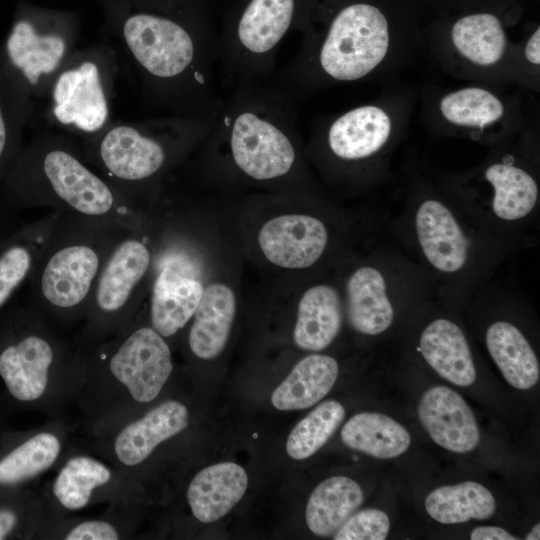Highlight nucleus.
<instances>
[{
    "label": "nucleus",
    "mask_w": 540,
    "mask_h": 540,
    "mask_svg": "<svg viewBox=\"0 0 540 540\" xmlns=\"http://www.w3.org/2000/svg\"><path fill=\"white\" fill-rule=\"evenodd\" d=\"M514 16L488 10L436 15L424 25V46L446 74L470 83L512 85L511 41Z\"/></svg>",
    "instance_id": "9"
},
{
    "label": "nucleus",
    "mask_w": 540,
    "mask_h": 540,
    "mask_svg": "<svg viewBox=\"0 0 540 540\" xmlns=\"http://www.w3.org/2000/svg\"><path fill=\"white\" fill-rule=\"evenodd\" d=\"M486 348L505 380L514 388L528 390L540 377V366L526 336L507 320L492 322L485 332Z\"/></svg>",
    "instance_id": "26"
},
{
    "label": "nucleus",
    "mask_w": 540,
    "mask_h": 540,
    "mask_svg": "<svg viewBox=\"0 0 540 540\" xmlns=\"http://www.w3.org/2000/svg\"><path fill=\"white\" fill-rule=\"evenodd\" d=\"M362 502V489L353 479L345 476L325 479L308 499L305 513L307 526L317 536L334 535Z\"/></svg>",
    "instance_id": "28"
},
{
    "label": "nucleus",
    "mask_w": 540,
    "mask_h": 540,
    "mask_svg": "<svg viewBox=\"0 0 540 540\" xmlns=\"http://www.w3.org/2000/svg\"><path fill=\"white\" fill-rule=\"evenodd\" d=\"M275 78L301 102L323 89L393 76L425 51L418 0H328Z\"/></svg>",
    "instance_id": "1"
},
{
    "label": "nucleus",
    "mask_w": 540,
    "mask_h": 540,
    "mask_svg": "<svg viewBox=\"0 0 540 540\" xmlns=\"http://www.w3.org/2000/svg\"><path fill=\"white\" fill-rule=\"evenodd\" d=\"M421 103L425 124L433 133L466 138L489 148L528 127L521 98L485 84L428 87L421 93Z\"/></svg>",
    "instance_id": "11"
},
{
    "label": "nucleus",
    "mask_w": 540,
    "mask_h": 540,
    "mask_svg": "<svg viewBox=\"0 0 540 540\" xmlns=\"http://www.w3.org/2000/svg\"><path fill=\"white\" fill-rule=\"evenodd\" d=\"M108 367L134 400L147 403L154 400L164 387L173 363L164 337L152 326H141L113 349Z\"/></svg>",
    "instance_id": "16"
},
{
    "label": "nucleus",
    "mask_w": 540,
    "mask_h": 540,
    "mask_svg": "<svg viewBox=\"0 0 540 540\" xmlns=\"http://www.w3.org/2000/svg\"><path fill=\"white\" fill-rule=\"evenodd\" d=\"M0 204L49 207L130 230L147 224L138 204L96 172L76 140L63 132L39 131L23 144L0 185Z\"/></svg>",
    "instance_id": "3"
},
{
    "label": "nucleus",
    "mask_w": 540,
    "mask_h": 540,
    "mask_svg": "<svg viewBox=\"0 0 540 540\" xmlns=\"http://www.w3.org/2000/svg\"><path fill=\"white\" fill-rule=\"evenodd\" d=\"M61 215L52 210L0 240V309L28 281Z\"/></svg>",
    "instance_id": "20"
},
{
    "label": "nucleus",
    "mask_w": 540,
    "mask_h": 540,
    "mask_svg": "<svg viewBox=\"0 0 540 540\" xmlns=\"http://www.w3.org/2000/svg\"><path fill=\"white\" fill-rule=\"evenodd\" d=\"M419 420L432 440L455 453L472 451L479 443L476 419L466 401L446 386L428 389L418 404Z\"/></svg>",
    "instance_id": "18"
},
{
    "label": "nucleus",
    "mask_w": 540,
    "mask_h": 540,
    "mask_svg": "<svg viewBox=\"0 0 540 540\" xmlns=\"http://www.w3.org/2000/svg\"><path fill=\"white\" fill-rule=\"evenodd\" d=\"M416 96L412 88L394 87L372 101L321 117L313 125L312 142L339 167L383 182L407 134Z\"/></svg>",
    "instance_id": "8"
},
{
    "label": "nucleus",
    "mask_w": 540,
    "mask_h": 540,
    "mask_svg": "<svg viewBox=\"0 0 540 540\" xmlns=\"http://www.w3.org/2000/svg\"><path fill=\"white\" fill-rule=\"evenodd\" d=\"M390 529L387 514L369 508L353 513L333 536L335 540H384Z\"/></svg>",
    "instance_id": "36"
},
{
    "label": "nucleus",
    "mask_w": 540,
    "mask_h": 540,
    "mask_svg": "<svg viewBox=\"0 0 540 540\" xmlns=\"http://www.w3.org/2000/svg\"><path fill=\"white\" fill-rule=\"evenodd\" d=\"M435 174L484 229L513 250L530 239L540 202L535 129L527 127L490 147L487 157L470 170Z\"/></svg>",
    "instance_id": "5"
},
{
    "label": "nucleus",
    "mask_w": 540,
    "mask_h": 540,
    "mask_svg": "<svg viewBox=\"0 0 540 540\" xmlns=\"http://www.w3.org/2000/svg\"><path fill=\"white\" fill-rule=\"evenodd\" d=\"M55 349L44 334L27 331L0 350V376L11 395L21 401L40 398L46 390Z\"/></svg>",
    "instance_id": "19"
},
{
    "label": "nucleus",
    "mask_w": 540,
    "mask_h": 540,
    "mask_svg": "<svg viewBox=\"0 0 540 540\" xmlns=\"http://www.w3.org/2000/svg\"><path fill=\"white\" fill-rule=\"evenodd\" d=\"M339 373L337 361L328 355L311 354L301 359L273 391L272 405L282 411L309 408L333 388Z\"/></svg>",
    "instance_id": "27"
},
{
    "label": "nucleus",
    "mask_w": 540,
    "mask_h": 540,
    "mask_svg": "<svg viewBox=\"0 0 540 540\" xmlns=\"http://www.w3.org/2000/svg\"><path fill=\"white\" fill-rule=\"evenodd\" d=\"M540 525L537 523L532 530L527 534L526 540H539L540 539Z\"/></svg>",
    "instance_id": "41"
},
{
    "label": "nucleus",
    "mask_w": 540,
    "mask_h": 540,
    "mask_svg": "<svg viewBox=\"0 0 540 540\" xmlns=\"http://www.w3.org/2000/svg\"><path fill=\"white\" fill-rule=\"evenodd\" d=\"M417 351L447 381L458 386L475 382L476 367L470 344L462 328L450 318L432 319L421 331Z\"/></svg>",
    "instance_id": "21"
},
{
    "label": "nucleus",
    "mask_w": 540,
    "mask_h": 540,
    "mask_svg": "<svg viewBox=\"0 0 540 540\" xmlns=\"http://www.w3.org/2000/svg\"><path fill=\"white\" fill-rule=\"evenodd\" d=\"M437 296L435 285L410 256L382 248L371 261L356 267L344 286V312L359 334L378 336L389 330L398 303L405 298Z\"/></svg>",
    "instance_id": "12"
},
{
    "label": "nucleus",
    "mask_w": 540,
    "mask_h": 540,
    "mask_svg": "<svg viewBox=\"0 0 540 540\" xmlns=\"http://www.w3.org/2000/svg\"><path fill=\"white\" fill-rule=\"evenodd\" d=\"M76 50V29L69 20L20 14L0 46V72L33 102L43 100Z\"/></svg>",
    "instance_id": "13"
},
{
    "label": "nucleus",
    "mask_w": 540,
    "mask_h": 540,
    "mask_svg": "<svg viewBox=\"0 0 540 540\" xmlns=\"http://www.w3.org/2000/svg\"><path fill=\"white\" fill-rule=\"evenodd\" d=\"M512 85L526 91H540V26L537 24L522 40L510 47Z\"/></svg>",
    "instance_id": "35"
},
{
    "label": "nucleus",
    "mask_w": 540,
    "mask_h": 540,
    "mask_svg": "<svg viewBox=\"0 0 540 540\" xmlns=\"http://www.w3.org/2000/svg\"><path fill=\"white\" fill-rule=\"evenodd\" d=\"M147 230L146 224L130 231L105 261L87 308L96 321H118L143 295L157 254Z\"/></svg>",
    "instance_id": "14"
},
{
    "label": "nucleus",
    "mask_w": 540,
    "mask_h": 540,
    "mask_svg": "<svg viewBox=\"0 0 540 540\" xmlns=\"http://www.w3.org/2000/svg\"><path fill=\"white\" fill-rule=\"evenodd\" d=\"M248 476L240 465L222 462L199 471L189 484L187 500L194 517L215 522L230 512L244 496Z\"/></svg>",
    "instance_id": "22"
},
{
    "label": "nucleus",
    "mask_w": 540,
    "mask_h": 540,
    "mask_svg": "<svg viewBox=\"0 0 540 540\" xmlns=\"http://www.w3.org/2000/svg\"><path fill=\"white\" fill-rule=\"evenodd\" d=\"M16 516L12 511H0V540L4 539L14 528Z\"/></svg>",
    "instance_id": "40"
},
{
    "label": "nucleus",
    "mask_w": 540,
    "mask_h": 540,
    "mask_svg": "<svg viewBox=\"0 0 540 540\" xmlns=\"http://www.w3.org/2000/svg\"><path fill=\"white\" fill-rule=\"evenodd\" d=\"M216 115H167L135 122L111 121L100 132L75 139L85 159L137 203L194 146L202 143Z\"/></svg>",
    "instance_id": "6"
},
{
    "label": "nucleus",
    "mask_w": 540,
    "mask_h": 540,
    "mask_svg": "<svg viewBox=\"0 0 540 540\" xmlns=\"http://www.w3.org/2000/svg\"><path fill=\"white\" fill-rule=\"evenodd\" d=\"M130 229L63 213L29 279L35 303L57 314L87 311L101 269Z\"/></svg>",
    "instance_id": "7"
},
{
    "label": "nucleus",
    "mask_w": 540,
    "mask_h": 540,
    "mask_svg": "<svg viewBox=\"0 0 540 540\" xmlns=\"http://www.w3.org/2000/svg\"><path fill=\"white\" fill-rule=\"evenodd\" d=\"M344 417L339 402H322L292 429L286 441L287 454L295 460L309 458L326 444Z\"/></svg>",
    "instance_id": "32"
},
{
    "label": "nucleus",
    "mask_w": 540,
    "mask_h": 540,
    "mask_svg": "<svg viewBox=\"0 0 540 540\" xmlns=\"http://www.w3.org/2000/svg\"><path fill=\"white\" fill-rule=\"evenodd\" d=\"M429 516L442 524L463 523L490 518L496 509L492 493L482 484L465 481L441 486L425 499Z\"/></svg>",
    "instance_id": "30"
},
{
    "label": "nucleus",
    "mask_w": 540,
    "mask_h": 540,
    "mask_svg": "<svg viewBox=\"0 0 540 540\" xmlns=\"http://www.w3.org/2000/svg\"><path fill=\"white\" fill-rule=\"evenodd\" d=\"M117 71L113 48L77 49L57 72L44 98L48 124L75 139L100 132L111 122Z\"/></svg>",
    "instance_id": "10"
},
{
    "label": "nucleus",
    "mask_w": 540,
    "mask_h": 540,
    "mask_svg": "<svg viewBox=\"0 0 540 540\" xmlns=\"http://www.w3.org/2000/svg\"><path fill=\"white\" fill-rule=\"evenodd\" d=\"M405 173L404 207L396 231L432 279L437 296L472 298L513 249L484 229L434 172L409 165Z\"/></svg>",
    "instance_id": "2"
},
{
    "label": "nucleus",
    "mask_w": 540,
    "mask_h": 540,
    "mask_svg": "<svg viewBox=\"0 0 540 540\" xmlns=\"http://www.w3.org/2000/svg\"><path fill=\"white\" fill-rule=\"evenodd\" d=\"M343 317L344 302L334 285L321 283L308 288L298 304L295 344L306 351L326 349L340 333Z\"/></svg>",
    "instance_id": "23"
},
{
    "label": "nucleus",
    "mask_w": 540,
    "mask_h": 540,
    "mask_svg": "<svg viewBox=\"0 0 540 540\" xmlns=\"http://www.w3.org/2000/svg\"><path fill=\"white\" fill-rule=\"evenodd\" d=\"M266 259L287 269H304L317 263L327 250L329 230L319 218L285 214L268 220L258 233Z\"/></svg>",
    "instance_id": "17"
},
{
    "label": "nucleus",
    "mask_w": 540,
    "mask_h": 540,
    "mask_svg": "<svg viewBox=\"0 0 540 540\" xmlns=\"http://www.w3.org/2000/svg\"><path fill=\"white\" fill-rule=\"evenodd\" d=\"M342 442L350 449L378 459L395 458L407 451L409 432L391 417L377 412H361L342 427Z\"/></svg>",
    "instance_id": "29"
},
{
    "label": "nucleus",
    "mask_w": 540,
    "mask_h": 540,
    "mask_svg": "<svg viewBox=\"0 0 540 540\" xmlns=\"http://www.w3.org/2000/svg\"><path fill=\"white\" fill-rule=\"evenodd\" d=\"M236 313V297L224 283L209 284L193 315L188 345L198 358L210 360L224 349Z\"/></svg>",
    "instance_id": "25"
},
{
    "label": "nucleus",
    "mask_w": 540,
    "mask_h": 540,
    "mask_svg": "<svg viewBox=\"0 0 540 540\" xmlns=\"http://www.w3.org/2000/svg\"><path fill=\"white\" fill-rule=\"evenodd\" d=\"M274 79L230 91L203 142L224 150L236 172L254 182L288 177L298 161V106Z\"/></svg>",
    "instance_id": "4"
},
{
    "label": "nucleus",
    "mask_w": 540,
    "mask_h": 540,
    "mask_svg": "<svg viewBox=\"0 0 540 540\" xmlns=\"http://www.w3.org/2000/svg\"><path fill=\"white\" fill-rule=\"evenodd\" d=\"M427 11L435 15L457 12L488 10L514 15L522 0H418Z\"/></svg>",
    "instance_id": "37"
},
{
    "label": "nucleus",
    "mask_w": 540,
    "mask_h": 540,
    "mask_svg": "<svg viewBox=\"0 0 540 540\" xmlns=\"http://www.w3.org/2000/svg\"><path fill=\"white\" fill-rule=\"evenodd\" d=\"M115 527L104 521H86L74 527L65 537L67 540H116Z\"/></svg>",
    "instance_id": "38"
},
{
    "label": "nucleus",
    "mask_w": 540,
    "mask_h": 540,
    "mask_svg": "<svg viewBox=\"0 0 540 540\" xmlns=\"http://www.w3.org/2000/svg\"><path fill=\"white\" fill-rule=\"evenodd\" d=\"M110 478V470L102 463L89 457H75L59 472L53 493L62 506L78 510L88 504L93 490Z\"/></svg>",
    "instance_id": "33"
},
{
    "label": "nucleus",
    "mask_w": 540,
    "mask_h": 540,
    "mask_svg": "<svg viewBox=\"0 0 540 540\" xmlns=\"http://www.w3.org/2000/svg\"><path fill=\"white\" fill-rule=\"evenodd\" d=\"M471 540H516L504 528L496 526L476 527L470 534Z\"/></svg>",
    "instance_id": "39"
},
{
    "label": "nucleus",
    "mask_w": 540,
    "mask_h": 540,
    "mask_svg": "<svg viewBox=\"0 0 540 540\" xmlns=\"http://www.w3.org/2000/svg\"><path fill=\"white\" fill-rule=\"evenodd\" d=\"M189 413L182 403L169 400L126 426L114 444L121 463L134 466L143 462L162 442L188 426Z\"/></svg>",
    "instance_id": "24"
},
{
    "label": "nucleus",
    "mask_w": 540,
    "mask_h": 540,
    "mask_svg": "<svg viewBox=\"0 0 540 540\" xmlns=\"http://www.w3.org/2000/svg\"><path fill=\"white\" fill-rule=\"evenodd\" d=\"M34 117V102L0 72V185L23 147V133Z\"/></svg>",
    "instance_id": "31"
},
{
    "label": "nucleus",
    "mask_w": 540,
    "mask_h": 540,
    "mask_svg": "<svg viewBox=\"0 0 540 540\" xmlns=\"http://www.w3.org/2000/svg\"><path fill=\"white\" fill-rule=\"evenodd\" d=\"M167 237L156 254L150 291L151 326L164 338L185 327L204 290L186 243L176 234Z\"/></svg>",
    "instance_id": "15"
},
{
    "label": "nucleus",
    "mask_w": 540,
    "mask_h": 540,
    "mask_svg": "<svg viewBox=\"0 0 540 540\" xmlns=\"http://www.w3.org/2000/svg\"><path fill=\"white\" fill-rule=\"evenodd\" d=\"M60 452L58 438L39 433L11 451L0 461V484L13 485L48 469Z\"/></svg>",
    "instance_id": "34"
}]
</instances>
